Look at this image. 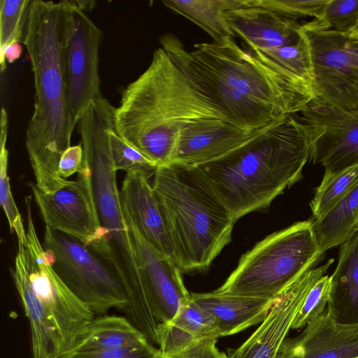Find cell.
<instances>
[{
	"label": "cell",
	"mask_w": 358,
	"mask_h": 358,
	"mask_svg": "<svg viewBox=\"0 0 358 358\" xmlns=\"http://www.w3.org/2000/svg\"><path fill=\"white\" fill-rule=\"evenodd\" d=\"M159 41L192 85L246 131L301 113L315 99L312 86L259 59L232 36L194 44L192 50L171 33Z\"/></svg>",
	"instance_id": "cell-1"
},
{
	"label": "cell",
	"mask_w": 358,
	"mask_h": 358,
	"mask_svg": "<svg viewBox=\"0 0 358 358\" xmlns=\"http://www.w3.org/2000/svg\"><path fill=\"white\" fill-rule=\"evenodd\" d=\"M69 0H32L22 43L30 59L34 80L33 115L25 145L36 183L52 192L67 180L59 174V163L71 146L75 127L69 108L66 49L72 27Z\"/></svg>",
	"instance_id": "cell-2"
},
{
	"label": "cell",
	"mask_w": 358,
	"mask_h": 358,
	"mask_svg": "<svg viewBox=\"0 0 358 358\" xmlns=\"http://www.w3.org/2000/svg\"><path fill=\"white\" fill-rule=\"evenodd\" d=\"M322 131L320 125L287 115L223 157L196 167L236 221L301 179Z\"/></svg>",
	"instance_id": "cell-3"
},
{
	"label": "cell",
	"mask_w": 358,
	"mask_h": 358,
	"mask_svg": "<svg viewBox=\"0 0 358 358\" xmlns=\"http://www.w3.org/2000/svg\"><path fill=\"white\" fill-rule=\"evenodd\" d=\"M206 119L230 122L161 47L147 69L123 90L114 112L118 135L156 167L171 162L186 126Z\"/></svg>",
	"instance_id": "cell-4"
},
{
	"label": "cell",
	"mask_w": 358,
	"mask_h": 358,
	"mask_svg": "<svg viewBox=\"0 0 358 358\" xmlns=\"http://www.w3.org/2000/svg\"><path fill=\"white\" fill-rule=\"evenodd\" d=\"M153 173L178 266L183 271L205 269L231 241L236 220L196 166L171 162Z\"/></svg>",
	"instance_id": "cell-5"
},
{
	"label": "cell",
	"mask_w": 358,
	"mask_h": 358,
	"mask_svg": "<svg viewBox=\"0 0 358 358\" xmlns=\"http://www.w3.org/2000/svg\"><path fill=\"white\" fill-rule=\"evenodd\" d=\"M115 108L101 96L90 105L77 124L99 217L113 252L114 268L127 292H138L143 289L142 274L125 222L110 147L108 131L114 125Z\"/></svg>",
	"instance_id": "cell-6"
},
{
	"label": "cell",
	"mask_w": 358,
	"mask_h": 358,
	"mask_svg": "<svg viewBox=\"0 0 358 358\" xmlns=\"http://www.w3.org/2000/svg\"><path fill=\"white\" fill-rule=\"evenodd\" d=\"M312 220L296 222L270 234L241 258L217 292L273 299L322 256Z\"/></svg>",
	"instance_id": "cell-7"
},
{
	"label": "cell",
	"mask_w": 358,
	"mask_h": 358,
	"mask_svg": "<svg viewBox=\"0 0 358 358\" xmlns=\"http://www.w3.org/2000/svg\"><path fill=\"white\" fill-rule=\"evenodd\" d=\"M43 246L55 271L94 314L124 309L127 294L122 278L101 256L78 240L45 227Z\"/></svg>",
	"instance_id": "cell-8"
},
{
	"label": "cell",
	"mask_w": 358,
	"mask_h": 358,
	"mask_svg": "<svg viewBox=\"0 0 358 358\" xmlns=\"http://www.w3.org/2000/svg\"><path fill=\"white\" fill-rule=\"evenodd\" d=\"M34 200L46 227L71 236L115 264L113 250L99 217L90 169L84 161L78 177L50 193L31 184Z\"/></svg>",
	"instance_id": "cell-9"
},
{
	"label": "cell",
	"mask_w": 358,
	"mask_h": 358,
	"mask_svg": "<svg viewBox=\"0 0 358 358\" xmlns=\"http://www.w3.org/2000/svg\"><path fill=\"white\" fill-rule=\"evenodd\" d=\"M314 74L313 102L337 108H358V42L343 32L303 24Z\"/></svg>",
	"instance_id": "cell-10"
},
{
	"label": "cell",
	"mask_w": 358,
	"mask_h": 358,
	"mask_svg": "<svg viewBox=\"0 0 358 358\" xmlns=\"http://www.w3.org/2000/svg\"><path fill=\"white\" fill-rule=\"evenodd\" d=\"M24 201L28 219L25 250L29 280L55 320L67 352L95 314L75 296L53 269L36 231L31 210V196H26Z\"/></svg>",
	"instance_id": "cell-11"
},
{
	"label": "cell",
	"mask_w": 358,
	"mask_h": 358,
	"mask_svg": "<svg viewBox=\"0 0 358 358\" xmlns=\"http://www.w3.org/2000/svg\"><path fill=\"white\" fill-rule=\"evenodd\" d=\"M71 3L73 22L66 69L69 108L76 126L90 105L102 96L98 71L102 33L85 11Z\"/></svg>",
	"instance_id": "cell-12"
},
{
	"label": "cell",
	"mask_w": 358,
	"mask_h": 358,
	"mask_svg": "<svg viewBox=\"0 0 358 358\" xmlns=\"http://www.w3.org/2000/svg\"><path fill=\"white\" fill-rule=\"evenodd\" d=\"M300 113L303 121L322 127L310 161L324 167V176L358 166V108H337L312 101Z\"/></svg>",
	"instance_id": "cell-13"
},
{
	"label": "cell",
	"mask_w": 358,
	"mask_h": 358,
	"mask_svg": "<svg viewBox=\"0 0 358 358\" xmlns=\"http://www.w3.org/2000/svg\"><path fill=\"white\" fill-rule=\"evenodd\" d=\"M333 263L331 258L290 284L275 299L257 330L238 348L229 350L228 357L275 358L308 292Z\"/></svg>",
	"instance_id": "cell-14"
},
{
	"label": "cell",
	"mask_w": 358,
	"mask_h": 358,
	"mask_svg": "<svg viewBox=\"0 0 358 358\" xmlns=\"http://www.w3.org/2000/svg\"><path fill=\"white\" fill-rule=\"evenodd\" d=\"M122 210L150 307L160 323L170 322L190 298L182 278V271L176 262L157 251L143 238L123 208Z\"/></svg>",
	"instance_id": "cell-15"
},
{
	"label": "cell",
	"mask_w": 358,
	"mask_h": 358,
	"mask_svg": "<svg viewBox=\"0 0 358 358\" xmlns=\"http://www.w3.org/2000/svg\"><path fill=\"white\" fill-rule=\"evenodd\" d=\"M150 171L154 170L136 168L126 172L120 190L122 208L143 238L176 264L169 227L149 180Z\"/></svg>",
	"instance_id": "cell-16"
},
{
	"label": "cell",
	"mask_w": 358,
	"mask_h": 358,
	"mask_svg": "<svg viewBox=\"0 0 358 358\" xmlns=\"http://www.w3.org/2000/svg\"><path fill=\"white\" fill-rule=\"evenodd\" d=\"M260 129L248 131L221 119L192 122L180 131L170 163L196 166L215 161L246 143Z\"/></svg>",
	"instance_id": "cell-17"
},
{
	"label": "cell",
	"mask_w": 358,
	"mask_h": 358,
	"mask_svg": "<svg viewBox=\"0 0 358 358\" xmlns=\"http://www.w3.org/2000/svg\"><path fill=\"white\" fill-rule=\"evenodd\" d=\"M358 324L337 322L324 311L302 332L285 338L275 358H356Z\"/></svg>",
	"instance_id": "cell-18"
},
{
	"label": "cell",
	"mask_w": 358,
	"mask_h": 358,
	"mask_svg": "<svg viewBox=\"0 0 358 358\" xmlns=\"http://www.w3.org/2000/svg\"><path fill=\"white\" fill-rule=\"evenodd\" d=\"M227 20L234 37L249 50H266L295 43L305 36L303 24L271 10L250 5L228 10Z\"/></svg>",
	"instance_id": "cell-19"
},
{
	"label": "cell",
	"mask_w": 358,
	"mask_h": 358,
	"mask_svg": "<svg viewBox=\"0 0 358 358\" xmlns=\"http://www.w3.org/2000/svg\"><path fill=\"white\" fill-rule=\"evenodd\" d=\"M11 273L30 324L31 358H59L66 352L62 335L52 315L31 285L25 245L20 242Z\"/></svg>",
	"instance_id": "cell-20"
},
{
	"label": "cell",
	"mask_w": 358,
	"mask_h": 358,
	"mask_svg": "<svg viewBox=\"0 0 358 358\" xmlns=\"http://www.w3.org/2000/svg\"><path fill=\"white\" fill-rule=\"evenodd\" d=\"M275 298L225 294L216 290L190 294V299L214 318L220 337L234 335L261 323Z\"/></svg>",
	"instance_id": "cell-21"
},
{
	"label": "cell",
	"mask_w": 358,
	"mask_h": 358,
	"mask_svg": "<svg viewBox=\"0 0 358 358\" xmlns=\"http://www.w3.org/2000/svg\"><path fill=\"white\" fill-rule=\"evenodd\" d=\"M330 280L327 312L341 324H358V231L341 245Z\"/></svg>",
	"instance_id": "cell-22"
},
{
	"label": "cell",
	"mask_w": 358,
	"mask_h": 358,
	"mask_svg": "<svg viewBox=\"0 0 358 358\" xmlns=\"http://www.w3.org/2000/svg\"><path fill=\"white\" fill-rule=\"evenodd\" d=\"M219 337L214 318L190 298L172 320L160 323L157 328L158 349L163 355L176 353L205 338Z\"/></svg>",
	"instance_id": "cell-23"
},
{
	"label": "cell",
	"mask_w": 358,
	"mask_h": 358,
	"mask_svg": "<svg viewBox=\"0 0 358 358\" xmlns=\"http://www.w3.org/2000/svg\"><path fill=\"white\" fill-rule=\"evenodd\" d=\"M149 343L124 317L102 315L93 318L76 337L69 351L91 352L135 348Z\"/></svg>",
	"instance_id": "cell-24"
},
{
	"label": "cell",
	"mask_w": 358,
	"mask_h": 358,
	"mask_svg": "<svg viewBox=\"0 0 358 358\" xmlns=\"http://www.w3.org/2000/svg\"><path fill=\"white\" fill-rule=\"evenodd\" d=\"M164 6L189 20L220 43L234 37L227 20L228 10L245 6L248 0H165Z\"/></svg>",
	"instance_id": "cell-25"
},
{
	"label": "cell",
	"mask_w": 358,
	"mask_h": 358,
	"mask_svg": "<svg viewBox=\"0 0 358 358\" xmlns=\"http://www.w3.org/2000/svg\"><path fill=\"white\" fill-rule=\"evenodd\" d=\"M312 229L322 252L343 245L358 231V183L335 206L312 220Z\"/></svg>",
	"instance_id": "cell-26"
},
{
	"label": "cell",
	"mask_w": 358,
	"mask_h": 358,
	"mask_svg": "<svg viewBox=\"0 0 358 358\" xmlns=\"http://www.w3.org/2000/svg\"><path fill=\"white\" fill-rule=\"evenodd\" d=\"M247 50L314 88L313 60L306 34L295 43L266 50Z\"/></svg>",
	"instance_id": "cell-27"
},
{
	"label": "cell",
	"mask_w": 358,
	"mask_h": 358,
	"mask_svg": "<svg viewBox=\"0 0 358 358\" xmlns=\"http://www.w3.org/2000/svg\"><path fill=\"white\" fill-rule=\"evenodd\" d=\"M358 183V166L332 176H323L310 203L314 219H317L335 206Z\"/></svg>",
	"instance_id": "cell-28"
},
{
	"label": "cell",
	"mask_w": 358,
	"mask_h": 358,
	"mask_svg": "<svg viewBox=\"0 0 358 358\" xmlns=\"http://www.w3.org/2000/svg\"><path fill=\"white\" fill-rule=\"evenodd\" d=\"M7 113L4 108L1 114V152H0V203L8 219L11 233L15 231L18 242L27 244V231L21 215L13 196L8 174V152L6 149L8 131Z\"/></svg>",
	"instance_id": "cell-29"
},
{
	"label": "cell",
	"mask_w": 358,
	"mask_h": 358,
	"mask_svg": "<svg viewBox=\"0 0 358 358\" xmlns=\"http://www.w3.org/2000/svg\"><path fill=\"white\" fill-rule=\"evenodd\" d=\"M31 1H0V57L8 45L22 43Z\"/></svg>",
	"instance_id": "cell-30"
},
{
	"label": "cell",
	"mask_w": 358,
	"mask_h": 358,
	"mask_svg": "<svg viewBox=\"0 0 358 358\" xmlns=\"http://www.w3.org/2000/svg\"><path fill=\"white\" fill-rule=\"evenodd\" d=\"M329 0H249V3L298 21L311 18L321 21Z\"/></svg>",
	"instance_id": "cell-31"
},
{
	"label": "cell",
	"mask_w": 358,
	"mask_h": 358,
	"mask_svg": "<svg viewBox=\"0 0 358 358\" xmlns=\"http://www.w3.org/2000/svg\"><path fill=\"white\" fill-rule=\"evenodd\" d=\"M330 284V276L327 275H324L315 283L298 311L292 329L305 327L324 313L329 297Z\"/></svg>",
	"instance_id": "cell-32"
},
{
	"label": "cell",
	"mask_w": 358,
	"mask_h": 358,
	"mask_svg": "<svg viewBox=\"0 0 358 358\" xmlns=\"http://www.w3.org/2000/svg\"><path fill=\"white\" fill-rule=\"evenodd\" d=\"M310 21L315 26L346 33L358 22V0H329L322 20Z\"/></svg>",
	"instance_id": "cell-33"
},
{
	"label": "cell",
	"mask_w": 358,
	"mask_h": 358,
	"mask_svg": "<svg viewBox=\"0 0 358 358\" xmlns=\"http://www.w3.org/2000/svg\"><path fill=\"white\" fill-rule=\"evenodd\" d=\"M114 169L126 172L136 168L155 170L156 166L124 141L116 132L115 124L108 131Z\"/></svg>",
	"instance_id": "cell-34"
},
{
	"label": "cell",
	"mask_w": 358,
	"mask_h": 358,
	"mask_svg": "<svg viewBox=\"0 0 358 358\" xmlns=\"http://www.w3.org/2000/svg\"><path fill=\"white\" fill-rule=\"evenodd\" d=\"M59 358H162L159 350L150 343L135 347L91 352L67 351Z\"/></svg>",
	"instance_id": "cell-35"
},
{
	"label": "cell",
	"mask_w": 358,
	"mask_h": 358,
	"mask_svg": "<svg viewBox=\"0 0 358 358\" xmlns=\"http://www.w3.org/2000/svg\"><path fill=\"white\" fill-rule=\"evenodd\" d=\"M216 338H208L199 341L176 353L163 355L162 358H229L217 348Z\"/></svg>",
	"instance_id": "cell-36"
},
{
	"label": "cell",
	"mask_w": 358,
	"mask_h": 358,
	"mask_svg": "<svg viewBox=\"0 0 358 358\" xmlns=\"http://www.w3.org/2000/svg\"><path fill=\"white\" fill-rule=\"evenodd\" d=\"M84 152L82 143L70 146L62 154L59 163V174L66 179L82 168Z\"/></svg>",
	"instance_id": "cell-37"
},
{
	"label": "cell",
	"mask_w": 358,
	"mask_h": 358,
	"mask_svg": "<svg viewBox=\"0 0 358 358\" xmlns=\"http://www.w3.org/2000/svg\"><path fill=\"white\" fill-rule=\"evenodd\" d=\"M20 43H21L19 42H15L6 48L3 55L0 57L1 73H3L6 68V62L13 63L21 56L22 48Z\"/></svg>",
	"instance_id": "cell-38"
},
{
	"label": "cell",
	"mask_w": 358,
	"mask_h": 358,
	"mask_svg": "<svg viewBox=\"0 0 358 358\" xmlns=\"http://www.w3.org/2000/svg\"><path fill=\"white\" fill-rule=\"evenodd\" d=\"M71 2L73 5L82 10L83 11L92 10L95 6L96 3L94 1L71 0Z\"/></svg>",
	"instance_id": "cell-39"
},
{
	"label": "cell",
	"mask_w": 358,
	"mask_h": 358,
	"mask_svg": "<svg viewBox=\"0 0 358 358\" xmlns=\"http://www.w3.org/2000/svg\"><path fill=\"white\" fill-rule=\"evenodd\" d=\"M344 34L350 40L358 42V22L350 30Z\"/></svg>",
	"instance_id": "cell-40"
},
{
	"label": "cell",
	"mask_w": 358,
	"mask_h": 358,
	"mask_svg": "<svg viewBox=\"0 0 358 358\" xmlns=\"http://www.w3.org/2000/svg\"><path fill=\"white\" fill-rule=\"evenodd\" d=\"M356 358H358V357H356Z\"/></svg>",
	"instance_id": "cell-41"
}]
</instances>
